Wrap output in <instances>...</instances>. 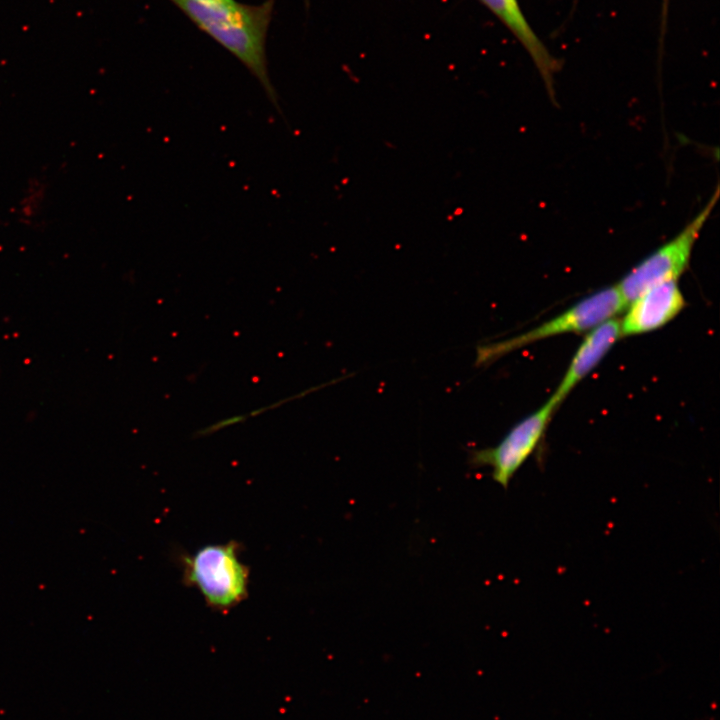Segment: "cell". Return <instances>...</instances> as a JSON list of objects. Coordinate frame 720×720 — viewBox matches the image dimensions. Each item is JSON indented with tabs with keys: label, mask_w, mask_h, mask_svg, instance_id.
<instances>
[{
	"label": "cell",
	"mask_w": 720,
	"mask_h": 720,
	"mask_svg": "<svg viewBox=\"0 0 720 720\" xmlns=\"http://www.w3.org/2000/svg\"><path fill=\"white\" fill-rule=\"evenodd\" d=\"M201 30L231 52L257 78L267 97L279 111L278 97L267 70L265 43L274 0L244 5L235 0L213 3L200 0H171Z\"/></svg>",
	"instance_id": "obj_1"
},
{
	"label": "cell",
	"mask_w": 720,
	"mask_h": 720,
	"mask_svg": "<svg viewBox=\"0 0 720 720\" xmlns=\"http://www.w3.org/2000/svg\"><path fill=\"white\" fill-rule=\"evenodd\" d=\"M240 553V544L231 540L182 555L184 584L197 589L212 610L221 613L232 610L249 593V568Z\"/></svg>",
	"instance_id": "obj_2"
},
{
	"label": "cell",
	"mask_w": 720,
	"mask_h": 720,
	"mask_svg": "<svg viewBox=\"0 0 720 720\" xmlns=\"http://www.w3.org/2000/svg\"><path fill=\"white\" fill-rule=\"evenodd\" d=\"M627 307L616 285L583 298L540 325L497 342L478 345L475 364L487 365L504 355L534 342L566 333H586Z\"/></svg>",
	"instance_id": "obj_3"
},
{
	"label": "cell",
	"mask_w": 720,
	"mask_h": 720,
	"mask_svg": "<svg viewBox=\"0 0 720 720\" xmlns=\"http://www.w3.org/2000/svg\"><path fill=\"white\" fill-rule=\"evenodd\" d=\"M718 196L717 188L701 211L675 237L648 255L616 284L627 305L653 285L678 281L689 265L694 245Z\"/></svg>",
	"instance_id": "obj_4"
},
{
	"label": "cell",
	"mask_w": 720,
	"mask_h": 720,
	"mask_svg": "<svg viewBox=\"0 0 720 720\" xmlns=\"http://www.w3.org/2000/svg\"><path fill=\"white\" fill-rule=\"evenodd\" d=\"M557 407L549 400L516 423L493 447L473 450V466L491 468L492 478L507 489L511 479L541 442Z\"/></svg>",
	"instance_id": "obj_5"
},
{
	"label": "cell",
	"mask_w": 720,
	"mask_h": 720,
	"mask_svg": "<svg viewBox=\"0 0 720 720\" xmlns=\"http://www.w3.org/2000/svg\"><path fill=\"white\" fill-rule=\"evenodd\" d=\"M686 306L677 281L653 285L632 300L620 320L621 336L657 330L673 320Z\"/></svg>",
	"instance_id": "obj_6"
},
{
	"label": "cell",
	"mask_w": 720,
	"mask_h": 720,
	"mask_svg": "<svg viewBox=\"0 0 720 720\" xmlns=\"http://www.w3.org/2000/svg\"><path fill=\"white\" fill-rule=\"evenodd\" d=\"M621 337L620 319L618 318L606 320L586 332L557 388L548 400L558 407L570 392L598 366Z\"/></svg>",
	"instance_id": "obj_7"
},
{
	"label": "cell",
	"mask_w": 720,
	"mask_h": 720,
	"mask_svg": "<svg viewBox=\"0 0 720 720\" xmlns=\"http://www.w3.org/2000/svg\"><path fill=\"white\" fill-rule=\"evenodd\" d=\"M479 1L507 27L525 48L542 76L547 90L553 95V79L559 63L530 26L518 0Z\"/></svg>",
	"instance_id": "obj_8"
},
{
	"label": "cell",
	"mask_w": 720,
	"mask_h": 720,
	"mask_svg": "<svg viewBox=\"0 0 720 720\" xmlns=\"http://www.w3.org/2000/svg\"><path fill=\"white\" fill-rule=\"evenodd\" d=\"M45 192V185L41 182H33L29 185L28 194L21 201V216L26 219L36 217V213L41 207L43 202V196Z\"/></svg>",
	"instance_id": "obj_9"
},
{
	"label": "cell",
	"mask_w": 720,
	"mask_h": 720,
	"mask_svg": "<svg viewBox=\"0 0 720 720\" xmlns=\"http://www.w3.org/2000/svg\"><path fill=\"white\" fill-rule=\"evenodd\" d=\"M200 1L213 2V3H230V2H233L234 0H200Z\"/></svg>",
	"instance_id": "obj_10"
}]
</instances>
